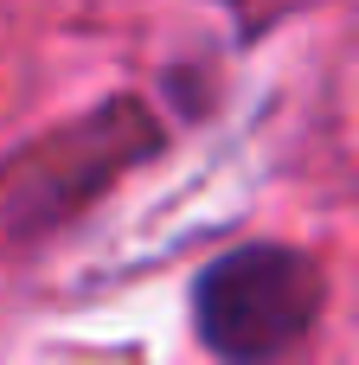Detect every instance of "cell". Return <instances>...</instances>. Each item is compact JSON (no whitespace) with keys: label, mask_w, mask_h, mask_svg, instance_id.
<instances>
[{"label":"cell","mask_w":359,"mask_h":365,"mask_svg":"<svg viewBox=\"0 0 359 365\" xmlns=\"http://www.w3.org/2000/svg\"><path fill=\"white\" fill-rule=\"evenodd\" d=\"M321 314V269L302 250L251 244L206 269L199 282V334L231 365H270L308 340Z\"/></svg>","instance_id":"6da1fadb"}]
</instances>
